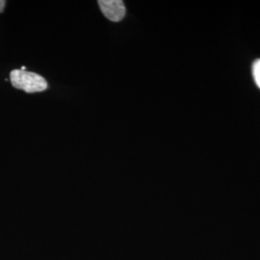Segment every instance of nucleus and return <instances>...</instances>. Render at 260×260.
Listing matches in <instances>:
<instances>
[{"label":"nucleus","mask_w":260,"mask_h":260,"mask_svg":"<svg viewBox=\"0 0 260 260\" xmlns=\"http://www.w3.org/2000/svg\"><path fill=\"white\" fill-rule=\"evenodd\" d=\"M10 79L15 88L28 93L44 92L47 89V80L43 76L32 72L14 70L10 73Z\"/></svg>","instance_id":"nucleus-1"},{"label":"nucleus","mask_w":260,"mask_h":260,"mask_svg":"<svg viewBox=\"0 0 260 260\" xmlns=\"http://www.w3.org/2000/svg\"><path fill=\"white\" fill-rule=\"evenodd\" d=\"M99 6L103 15L111 21L119 22L124 18L126 9L121 0H100Z\"/></svg>","instance_id":"nucleus-2"},{"label":"nucleus","mask_w":260,"mask_h":260,"mask_svg":"<svg viewBox=\"0 0 260 260\" xmlns=\"http://www.w3.org/2000/svg\"><path fill=\"white\" fill-rule=\"evenodd\" d=\"M252 75L254 78V81L260 89V59L254 61L252 65Z\"/></svg>","instance_id":"nucleus-3"},{"label":"nucleus","mask_w":260,"mask_h":260,"mask_svg":"<svg viewBox=\"0 0 260 260\" xmlns=\"http://www.w3.org/2000/svg\"><path fill=\"white\" fill-rule=\"evenodd\" d=\"M5 6H6V1L5 0H0V13L3 12Z\"/></svg>","instance_id":"nucleus-4"}]
</instances>
